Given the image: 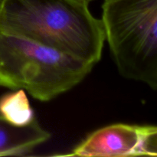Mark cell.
Here are the masks:
<instances>
[{"label": "cell", "instance_id": "cell-6", "mask_svg": "<svg viewBox=\"0 0 157 157\" xmlns=\"http://www.w3.org/2000/svg\"><path fill=\"white\" fill-rule=\"evenodd\" d=\"M0 115L17 126L26 125L35 117L23 90H15L0 98Z\"/></svg>", "mask_w": 157, "mask_h": 157}, {"label": "cell", "instance_id": "cell-3", "mask_svg": "<svg viewBox=\"0 0 157 157\" xmlns=\"http://www.w3.org/2000/svg\"><path fill=\"white\" fill-rule=\"evenodd\" d=\"M105 40L120 74L157 88V0H104Z\"/></svg>", "mask_w": 157, "mask_h": 157}, {"label": "cell", "instance_id": "cell-2", "mask_svg": "<svg viewBox=\"0 0 157 157\" xmlns=\"http://www.w3.org/2000/svg\"><path fill=\"white\" fill-rule=\"evenodd\" d=\"M94 65L17 35L0 32V86L49 101L79 84Z\"/></svg>", "mask_w": 157, "mask_h": 157}, {"label": "cell", "instance_id": "cell-4", "mask_svg": "<svg viewBox=\"0 0 157 157\" xmlns=\"http://www.w3.org/2000/svg\"><path fill=\"white\" fill-rule=\"evenodd\" d=\"M67 156H157L154 125L115 124L90 133Z\"/></svg>", "mask_w": 157, "mask_h": 157}, {"label": "cell", "instance_id": "cell-5", "mask_svg": "<svg viewBox=\"0 0 157 157\" xmlns=\"http://www.w3.org/2000/svg\"><path fill=\"white\" fill-rule=\"evenodd\" d=\"M50 137L36 117L26 125L17 126L0 115V156L25 155Z\"/></svg>", "mask_w": 157, "mask_h": 157}, {"label": "cell", "instance_id": "cell-1", "mask_svg": "<svg viewBox=\"0 0 157 157\" xmlns=\"http://www.w3.org/2000/svg\"><path fill=\"white\" fill-rule=\"evenodd\" d=\"M81 0H0V32L17 35L95 65L105 35Z\"/></svg>", "mask_w": 157, "mask_h": 157}, {"label": "cell", "instance_id": "cell-7", "mask_svg": "<svg viewBox=\"0 0 157 157\" xmlns=\"http://www.w3.org/2000/svg\"><path fill=\"white\" fill-rule=\"evenodd\" d=\"M81 1H83V2H86L89 3V2H90L93 1V0H81Z\"/></svg>", "mask_w": 157, "mask_h": 157}]
</instances>
